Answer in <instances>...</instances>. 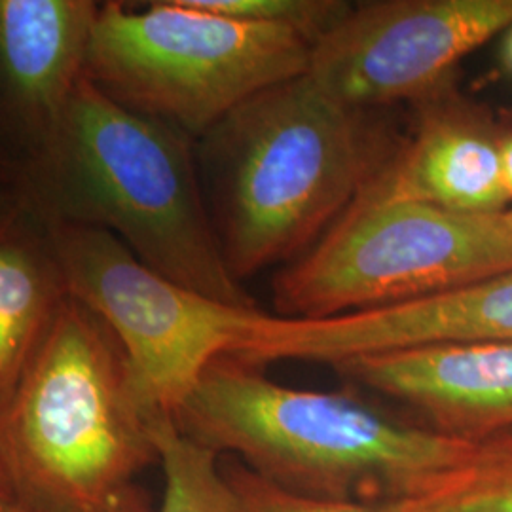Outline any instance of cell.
Here are the masks:
<instances>
[{
	"label": "cell",
	"instance_id": "cell-1",
	"mask_svg": "<svg viewBox=\"0 0 512 512\" xmlns=\"http://www.w3.org/2000/svg\"><path fill=\"white\" fill-rule=\"evenodd\" d=\"M194 145L84 78L14 184L48 222L112 234L167 279L256 308L222 255Z\"/></svg>",
	"mask_w": 512,
	"mask_h": 512
},
{
	"label": "cell",
	"instance_id": "cell-2",
	"mask_svg": "<svg viewBox=\"0 0 512 512\" xmlns=\"http://www.w3.org/2000/svg\"><path fill=\"white\" fill-rule=\"evenodd\" d=\"M158 463L126 353L109 325L69 296L6 403L0 469L33 512H152L137 476Z\"/></svg>",
	"mask_w": 512,
	"mask_h": 512
},
{
	"label": "cell",
	"instance_id": "cell-3",
	"mask_svg": "<svg viewBox=\"0 0 512 512\" xmlns=\"http://www.w3.org/2000/svg\"><path fill=\"white\" fill-rule=\"evenodd\" d=\"M215 359L173 414L179 431L294 494L397 503L467 458L475 442L389 420L344 395L272 382Z\"/></svg>",
	"mask_w": 512,
	"mask_h": 512
},
{
	"label": "cell",
	"instance_id": "cell-4",
	"mask_svg": "<svg viewBox=\"0 0 512 512\" xmlns=\"http://www.w3.org/2000/svg\"><path fill=\"white\" fill-rule=\"evenodd\" d=\"M196 143L220 249L239 283L332 228L372 179L361 112L308 74L258 93Z\"/></svg>",
	"mask_w": 512,
	"mask_h": 512
},
{
	"label": "cell",
	"instance_id": "cell-5",
	"mask_svg": "<svg viewBox=\"0 0 512 512\" xmlns=\"http://www.w3.org/2000/svg\"><path fill=\"white\" fill-rule=\"evenodd\" d=\"M310 54L294 31L215 16L188 0H107L86 78L112 101L200 141L258 93L306 74Z\"/></svg>",
	"mask_w": 512,
	"mask_h": 512
},
{
	"label": "cell",
	"instance_id": "cell-6",
	"mask_svg": "<svg viewBox=\"0 0 512 512\" xmlns=\"http://www.w3.org/2000/svg\"><path fill=\"white\" fill-rule=\"evenodd\" d=\"M512 272L503 215L418 202H353L308 255L277 277L281 317L329 319L450 293Z\"/></svg>",
	"mask_w": 512,
	"mask_h": 512
},
{
	"label": "cell",
	"instance_id": "cell-7",
	"mask_svg": "<svg viewBox=\"0 0 512 512\" xmlns=\"http://www.w3.org/2000/svg\"><path fill=\"white\" fill-rule=\"evenodd\" d=\"M52 226L69 293L116 334L133 395L148 418L173 416L207 366L238 353L262 313L167 279L112 234Z\"/></svg>",
	"mask_w": 512,
	"mask_h": 512
},
{
	"label": "cell",
	"instance_id": "cell-8",
	"mask_svg": "<svg viewBox=\"0 0 512 512\" xmlns=\"http://www.w3.org/2000/svg\"><path fill=\"white\" fill-rule=\"evenodd\" d=\"M512 29V0H378L311 46L306 74L353 110L440 92L465 55Z\"/></svg>",
	"mask_w": 512,
	"mask_h": 512
},
{
	"label": "cell",
	"instance_id": "cell-9",
	"mask_svg": "<svg viewBox=\"0 0 512 512\" xmlns=\"http://www.w3.org/2000/svg\"><path fill=\"white\" fill-rule=\"evenodd\" d=\"M95 0H0V143L16 164L54 131L86 78Z\"/></svg>",
	"mask_w": 512,
	"mask_h": 512
},
{
	"label": "cell",
	"instance_id": "cell-10",
	"mask_svg": "<svg viewBox=\"0 0 512 512\" xmlns=\"http://www.w3.org/2000/svg\"><path fill=\"white\" fill-rule=\"evenodd\" d=\"M334 368L418 410L440 435L467 442L512 435L511 340L391 349Z\"/></svg>",
	"mask_w": 512,
	"mask_h": 512
},
{
	"label": "cell",
	"instance_id": "cell-11",
	"mask_svg": "<svg viewBox=\"0 0 512 512\" xmlns=\"http://www.w3.org/2000/svg\"><path fill=\"white\" fill-rule=\"evenodd\" d=\"M499 131L488 110L442 88L425 103L410 145L372 175L357 200L503 215L512 205L503 183Z\"/></svg>",
	"mask_w": 512,
	"mask_h": 512
},
{
	"label": "cell",
	"instance_id": "cell-12",
	"mask_svg": "<svg viewBox=\"0 0 512 512\" xmlns=\"http://www.w3.org/2000/svg\"><path fill=\"white\" fill-rule=\"evenodd\" d=\"M71 296L52 222L16 184L0 190V406Z\"/></svg>",
	"mask_w": 512,
	"mask_h": 512
},
{
	"label": "cell",
	"instance_id": "cell-13",
	"mask_svg": "<svg viewBox=\"0 0 512 512\" xmlns=\"http://www.w3.org/2000/svg\"><path fill=\"white\" fill-rule=\"evenodd\" d=\"M480 340L512 342V272L450 293L342 315L332 325L342 357Z\"/></svg>",
	"mask_w": 512,
	"mask_h": 512
},
{
	"label": "cell",
	"instance_id": "cell-14",
	"mask_svg": "<svg viewBox=\"0 0 512 512\" xmlns=\"http://www.w3.org/2000/svg\"><path fill=\"white\" fill-rule=\"evenodd\" d=\"M395 505L404 512H512V435L475 442L461 463Z\"/></svg>",
	"mask_w": 512,
	"mask_h": 512
},
{
	"label": "cell",
	"instance_id": "cell-15",
	"mask_svg": "<svg viewBox=\"0 0 512 512\" xmlns=\"http://www.w3.org/2000/svg\"><path fill=\"white\" fill-rule=\"evenodd\" d=\"M148 433L165 480L156 512H236V495L215 452L183 435L173 416H150Z\"/></svg>",
	"mask_w": 512,
	"mask_h": 512
},
{
	"label": "cell",
	"instance_id": "cell-16",
	"mask_svg": "<svg viewBox=\"0 0 512 512\" xmlns=\"http://www.w3.org/2000/svg\"><path fill=\"white\" fill-rule=\"evenodd\" d=\"M194 8L222 18L283 27L311 46L348 16L344 0H188Z\"/></svg>",
	"mask_w": 512,
	"mask_h": 512
},
{
	"label": "cell",
	"instance_id": "cell-17",
	"mask_svg": "<svg viewBox=\"0 0 512 512\" xmlns=\"http://www.w3.org/2000/svg\"><path fill=\"white\" fill-rule=\"evenodd\" d=\"M222 475L236 495V512H404L395 503H361L294 494L256 475L239 461L224 465Z\"/></svg>",
	"mask_w": 512,
	"mask_h": 512
},
{
	"label": "cell",
	"instance_id": "cell-18",
	"mask_svg": "<svg viewBox=\"0 0 512 512\" xmlns=\"http://www.w3.org/2000/svg\"><path fill=\"white\" fill-rule=\"evenodd\" d=\"M499 150H501V169H503V183L509 194L512 205V124L505 126L499 124ZM512 209V207H511Z\"/></svg>",
	"mask_w": 512,
	"mask_h": 512
},
{
	"label": "cell",
	"instance_id": "cell-19",
	"mask_svg": "<svg viewBox=\"0 0 512 512\" xmlns=\"http://www.w3.org/2000/svg\"><path fill=\"white\" fill-rule=\"evenodd\" d=\"M16 175H18V164L14 156L0 143V190L16 183Z\"/></svg>",
	"mask_w": 512,
	"mask_h": 512
},
{
	"label": "cell",
	"instance_id": "cell-20",
	"mask_svg": "<svg viewBox=\"0 0 512 512\" xmlns=\"http://www.w3.org/2000/svg\"><path fill=\"white\" fill-rule=\"evenodd\" d=\"M4 501H12V492H10L6 476H4L2 469H0V503H4Z\"/></svg>",
	"mask_w": 512,
	"mask_h": 512
},
{
	"label": "cell",
	"instance_id": "cell-21",
	"mask_svg": "<svg viewBox=\"0 0 512 512\" xmlns=\"http://www.w3.org/2000/svg\"><path fill=\"white\" fill-rule=\"evenodd\" d=\"M0 512H33L29 511V509H23L21 505L18 503H14V501H4V503H0Z\"/></svg>",
	"mask_w": 512,
	"mask_h": 512
},
{
	"label": "cell",
	"instance_id": "cell-22",
	"mask_svg": "<svg viewBox=\"0 0 512 512\" xmlns=\"http://www.w3.org/2000/svg\"><path fill=\"white\" fill-rule=\"evenodd\" d=\"M509 40H507V50H505V54H507V63H509V67L512 69V29L509 31Z\"/></svg>",
	"mask_w": 512,
	"mask_h": 512
},
{
	"label": "cell",
	"instance_id": "cell-23",
	"mask_svg": "<svg viewBox=\"0 0 512 512\" xmlns=\"http://www.w3.org/2000/svg\"><path fill=\"white\" fill-rule=\"evenodd\" d=\"M505 217H507V220H509V222H511V226H512V209H509V211H507V213H505Z\"/></svg>",
	"mask_w": 512,
	"mask_h": 512
}]
</instances>
